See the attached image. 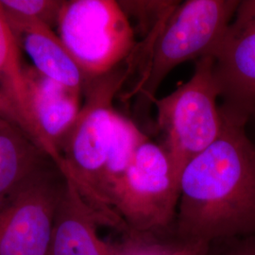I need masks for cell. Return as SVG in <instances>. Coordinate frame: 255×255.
Here are the masks:
<instances>
[{
  "label": "cell",
  "mask_w": 255,
  "mask_h": 255,
  "mask_svg": "<svg viewBox=\"0 0 255 255\" xmlns=\"http://www.w3.org/2000/svg\"><path fill=\"white\" fill-rule=\"evenodd\" d=\"M6 13V12H5ZM20 49L31 60L37 72L81 93L85 78L52 27L38 21L6 13Z\"/></svg>",
  "instance_id": "obj_11"
},
{
  "label": "cell",
  "mask_w": 255,
  "mask_h": 255,
  "mask_svg": "<svg viewBox=\"0 0 255 255\" xmlns=\"http://www.w3.org/2000/svg\"><path fill=\"white\" fill-rule=\"evenodd\" d=\"M55 27L85 83L117 69L136 46L133 28L119 1H63Z\"/></svg>",
  "instance_id": "obj_5"
},
{
  "label": "cell",
  "mask_w": 255,
  "mask_h": 255,
  "mask_svg": "<svg viewBox=\"0 0 255 255\" xmlns=\"http://www.w3.org/2000/svg\"><path fill=\"white\" fill-rule=\"evenodd\" d=\"M223 113L247 121L255 109V0L240 1L214 54Z\"/></svg>",
  "instance_id": "obj_8"
},
{
  "label": "cell",
  "mask_w": 255,
  "mask_h": 255,
  "mask_svg": "<svg viewBox=\"0 0 255 255\" xmlns=\"http://www.w3.org/2000/svg\"><path fill=\"white\" fill-rule=\"evenodd\" d=\"M240 1H179L138 44L127 59L128 72L140 68L132 91L152 103L156 92L171 70L186 61L214 56L227 33Z\"/></svg>",
  "instance_id": "obj_2"
},
{
  "label": "cell",
  "mask_w": 255,
  "mask_h": 255,
  "mask_svg": "<svg viewBox=\"0 0 255 255\" xmlns=\"http://www.w3.org/2000/svg\"><path fill=\"white\" fill-rule=\"evenodd\" d=\"M46 159L18 128L9 123L0 127V196L47 164Z\"/></svg>",
  "instance_id": "obj_13"
},
{
  "label": "cell",
  "mask_w": 255,
  "mask_h": 255,
  "mask_svg": "<svg viewBox=\"0 0 255 255\" xmlns=\"http://www.w3.org/2000/svg\"><path fill=\"white\" fill-rule=\"evenodd\" d=\"M128 77L127 65L86 82V101L73 126L62 140L58 168L73 182L101 226L121 235L127 227L111 209L103 193V174L114 130L113 101Z\"/></svg>",
  "instance_id": "obj_3"
},
{
  "label": "cell",
  "mask_w": 255,
  "mask_h": 255,
  "mask_svg": "<svg viewBox=\"0 0 255 255\" xmlns=\"http://www.w3.org/2000/svg\"><path fill=\"white\" fill-rule=\"evenodd\" d=\"M221 116V134L182 171L175 220L183 237L207 244L255 235V146L246 121Z\"/></svg>",
  "instance_id": "obj_1"
},
{
  "label": "cell",
  "mask_w": 255,
  "mask_h": 255,
  "mask_svg": "<svg viewBox=\"0 0 255 255\" xmlns=\"http://www.w3.org/2000/svg\"><path fill=\"white\" fill-rule=\"evenodd\" d=\"M6 124H8V122H7V121H5L4 119H2V118L0 117V127L4 126V125H6Z\"/></svg>",
  "instance_id": "obj_19"
},
{
  "label": "cell",
  "mask_w": 255,
  "mask_h": 255,
  "mask_svg": "<svg viewBox=\"0 0 255 255\" xmlns=\"http://www.w3.org/2000/svg\"><path fill=\"white\" fill-rule=\"evenodd\" d=\"M208 244L181 235L173 225L167 228L128 232L115 242V255H205Z\"/></svg>",
  "instance_id": "obj_14"
},
{
  "label": "cell",
  "mask_w": 255,
  "mask_h": 255,
  "mask_svg": "<svg viewBox=\"0 0 255 255\" xmlns=\"http://www.w3.org/2000/svg\"><path fill=\"white\" fill-rule=\"evenodd\" d=\"M63 1L54 0H1L4 11L12 16L38 21L49 27L56 25V20Z\"/></svg>",
  "instance_id": "obj_16"
},
{
  "label": "cell",
  "mask_w": 255,
  "mask_h": 255,
  "mask_svg": "<svg viewBox=\"0 0 255 255\" xmlns=\"http://www.w3.org/2000/svg\"><path fill=\"white\" fill-rule=\"evenodd\" d=\"M179 1H122L121 8L128 17L130 15L139 23V27L146 35L173 9Z\"/></svg>",
  "instance_id": "obj_17"
},
{
  "label": "cell",
  "mask_w": 255,
  "mask_h": 255,
  "mask_svg": "<svg viewBox=\"0 0 255 255\" xmlns=\"http://www.w3.org/2000/svg\"><path fill=\"white\" fill-rule=\"evenodd\" d=\"M205 255H255V235L210 242Z\"/></svg>",
  "instance_id": "obj_18"
},
{
  "label": "cell",
  "mask_w": 255,
  "mask_h": 255,
  "mask_svg": "<svg viewBox=\"0 0 255 255\" xmlns=\"http://www.w3.org/2000/svg\"><path fill=\"white\" fill-rule=\"evenodd\" d=\"M27 123L25 135L57 166L59 146L78 118L80 94L37 72L26 69Z\"/></svg>",
  "instance_id": "obj_9"
},
{
  "label": "cell",
  "mask_w": 255,
  "mask_h": 255,
  "mask_svg": "<svg viewBox=\"0 0 255 255\" xmlns=\"http://www.w3.org/2000/svg\"><path fill=\"white\" fill-rule=\"evenodd\" d=\"M99 226L94 211L65 177L47 255H115V243L101 239Z\"/></svg>",
  "instance_id": "obj_10"
},
{
  "label": "cell",
  "mask_w": 255,
  "mask_h": 255,
  "mask_svg": "<svg viewBox=\"0 0 255 255\" xmlns=\"http://www.w3.org/2000/svg\"><path fill=\"white\" fill-rule=\"evenodd\" d=\"M180 185L165 150L146 138L113 193L111 204L128 232L167 228L176 220Z\"/></svg>",
  "instance_id": "obj_6"
},
{
  "label": "cell",
  "mask_w": 255,
  "mask_h": 255,
  "mask_svg": "<svg viewBox=\"0 0 255 255\" xmlns=\"http://www.w3.org/2000/svg\"><path fill=\"white\" fill-rule=\"evenodd\" d=\"M214 65L213 56L201 57L187 82L152 102L163 138L161 146L180 179L186 164L216 142L222 131Z\"/></svg>",
  "instance_id": "obj_4"
},
{
  "label": "cell",
  "mask_w": 255,
  "mask_h": 255,
  "mask_svg": "<svg viewBox=\"0 0 255 255\" xmlns=\"http://www.w3.org/2000/svg\"><path fill=\"white\" fill-rule=\"evenodd\" d=\"M0 117L26 133L27 86L20 47L0 4Z\"/></svg>",
  "instance_id": "obj_12"
},
{
  "label": "cell",
  "mask_w": 255,
  "mask_h": 255,
  "mask_svg": "<svg viewBox=\"0 0 255 255\" xmlns=\"http://www.w3.org/2000/svg\"><path fill=\"white\" fill-rule=\"evenodd\" d=\"M64 185L46 164L0 196V255H47Z\"/></svg>",
  "instance_id": "obj_7"
},
{
  "label": "cell",
  "mask_w": 255,
  "mask_h": 255,
  "mask_svg": "<svg viewBox=\"0 0 255 255\" xmlns=\"http://www.w3.org/2000/svg\"><path fill=\"white\" fill-rule=\"evenodd\" d=\"M146 138V134L130 119L116 111L112 143L103 174L104 197L113 211L111 204L113 193L127 172L138 146Z\"/></svg>",
  "instance_id": "obj_15"
}]
</instances>
